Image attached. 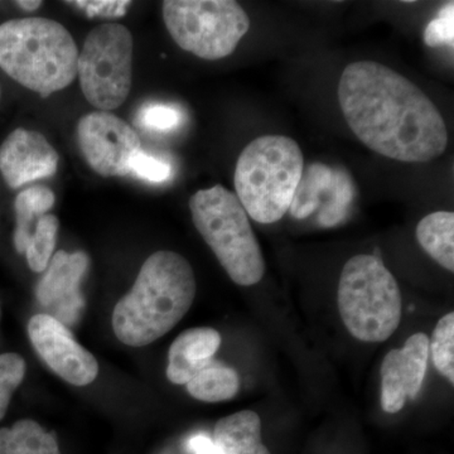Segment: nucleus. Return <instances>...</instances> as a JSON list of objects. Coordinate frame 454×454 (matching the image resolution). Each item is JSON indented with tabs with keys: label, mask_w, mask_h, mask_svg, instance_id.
<instances>
[{
	"label": "nucleus",
	"mask_w": 454,
	"mask_h": 454,
	"mask_svg": "<svg viewBox=\"0 0 454 454\" xmlns=\"http://www.w3.org/2000/svg\"><path fill=\"white\" fill-rule=\"evenodd\" d=\"M339 101L349 129L378 154L427 163L448 146L446 121L426 94L393 68L373 61L346 66Z\"/></svg>",
	"instance_id": "1"
},
{
	"label": "nucleus",
	"mask_w": 454,
	"mask_h": 454,
	"mask_svg": "<svg viewBox=\"0 0 454 454\" xmlns=\"http://www.w3.org/2000/svg\"><path fill=\"white\" fill-rule=\"evenodd\" d=\"M196 289L195 273L186 258L168 250L152 254L131 291L114 309V333L131 348L160 340L187 315Z\"/></svg>",
	"instance_id": "2"
},
{
	"label": "nucleus",
	"mask_w": 454,
	"mask_h": 454,
	"mask_svg": "<svg viewBox=\"0 0 454 454\" xmlns=\"http://www.w3.org/2000/svg\"><path fill=\"white\" fill-rule=\"evenodd\" d=\"M79 49L61 23L18 18L0 26V67L25 88L49 97L77 76Z\"/></svg>",
	"instance_id": "3"
},
{
	"label": "nucleus",
	"mask_w": 454,
	"mask_h": 454,
	"mask_svg": "<svg viewBox=\"0 0 454 454\" xmlns=\"http://www.w3.org/2000/svg\"><path fill=\"white\" fill-rule=\"evenodd\" d=\"M304 168L301 146L286 136H262L245 146L236 163V197L247 216L274 223L291 207Z\"/></svg>",
	"instance_id": "4"
},
{
	"label": "nucleus",
	"mask_w": 454,
	"mask_h": 454,
	"mask_svg": "<svg viewBox=\"0 0 454 454\" xmlns=\"http://www.w3.org/2000/svg\"><path fill=\"white\" fill-rule=\"evenodd\" d=\"M190 210L197 231L232 282L252 286L265 274V260L247 211L231 191L217 184L197 191Z\"/></svg>",
	"instance_id": "5"
},
{
	"label": "nucleus",
	"mask_w": 454,
	"mask_h": 454,
	"mask_svg": "<svg viewBox=\"0 0 454 454\" xmlns=\"http://www.w3.org/2000/svg\"><path fill=\"white\" fill-rule=\"evenodd\" d=\"M337 304L343 325L363 342H384L402 319V293L395 277L376 255L352 256L340 273Z\"/></svg>",
	"instance_id": "6"
},
{
	"label": "nucleus",
	"mask_w": 454,
	"mask_h": 454,
	"mask_svg": "<svg viewBox=\"0 0 454 454\" xmlns=\"http://www.w3.org/2000/svg\"><path fill=\"white\" fill-rule=\"evenodd\" d=\"M162 9L176 43L208 61L231 55L250 28L247 12L232 0H167Z\"/></svg>",
	"instance_id": "7"
},
{
	"label": "nucleus",
	"mask_w": 454,
	"mask_h": 454,
	"mask_svg": "<svg viewBox=\"0 0 454 454\" xmlns=\"http://www.w3.org/2000/svg\"><path fill=\"white\" fill-rule=\"evenodd\" d=\"M133 50V35L118 23L95 27L86 37L77 76L83 97L100 112L116 109L129 97Z\"/></svg>",
	"instance_id": "8"
},
{
	"label": "nucleus",
	"mask_w": 454,
	"mask_h": 454,
	"mask_svg": "<svg viewBox=\"0 0 454 454\" xmlns=\"http://www.w3.org/2000/svg\"><path fill=\"white\" fill-rule=\"evenodd\" d=\"M77 142L86 162L103 177L130 175L131 160L142 149L137 131L107 112L82 116L77 124Z\"/></svg>",
	"instance_id": "9"
},
{
	"label": "nucleus",
	"mask_w": 454,
	"mask_h": 454,
	"mask_svg": "<svg viewBox=\"0 0 454 454\" xmlns=\"http://www.w3.org/2000/svg\"><path fill=\"white\" fill-rule=\"evenodd\" d=\"M28 334L42 360L68 384L86 387L97 380V358L82 348L73 333L55 317L47 313L33 316L28 324Z\"/></svg>",
	"instance_id": "10"
},
{
	"label": "nucleus",
	"mask_w": 454,
	"mask_h": 454,
	"mask_svg": "<svg viewBox=\"0 0 454 454\" xmlns=\"http://www.w3.org/2000/svg\"><path fill=\"white\" fill-rule=\"evenodd\" d=\"M89 265L88 254L59 250L51 259L44 270L46 273L35 289L41 306L52 309L53 317L65 325L76 324L85 307L82 283Z\"/></svg>",
	"instance_id": "11"
},
{
	"label": "nucleus",
	"mask_w": 454,
	"mask_h": 454,
	"mask_svg": "<svg viewBox=\"0 0 454 454\" xmlns=\"http://www.w3.org/2000/svg\"><path fill=\"white\" fill-rule=\"evenodd\" d=\"M429 358V337L418 333L406 340L404 348L391 349L381 365V408L399 413L406 400L415 399L422 389Z\"/></svg>",
	"instance_id": "12"
},
{
	"label": "nucleus",
	"mask_w": 454,
	"mask_h": 454,
	"mask_svg": "<svg viewBox=\"0 0 454 454\" xmlns=\"http://www.w3.org/2000/svg\"><path fill=\"white\" fill-rule=\"evenodd\" d=\"M59 153L41 133L23 128L12 131L0 146V172L11 188L55 175Z\"/></svg>",
	"instance_id": "13"
},
{
	"label": "nucleus",
	"mask_w": 454,
	"mask_h": 454,
	"mask_svg": "<svg viewBox=\"0 0 454 454\" xmlns=\"http://www.w3.org/2000/svg\"><path fill=\"white\" fill-rule=\"evenodd\" d=\"M221 346V334L211 327L190 328L173 340L168 351L167 378L186 385L200 370L214 360Z\"/></svg>",
	"instance_id": "14"
},
{
	"label": "nucleus",
	"mask_w": 454,
	"mask_h": 454,
	"mask_svg": "<svg viewBox=\"0 0 454 454\" xmlns=\"http://www.w3.org/2000/svg\"><path fill=\"white\" fill-rule=\"evenodd\" d=\"M214 442L220 454H270L262 441V420L253 411L220 419L215 426Z\"/></svg>",
	"instance_id": "15"
},
{
	"label": "nucleus",
	"mask_w": 454,
	"mask_h": 454,
	"mask_svg": "<svg viewBox=\"0 0 454 454\" xmlns=\"http://www.w3.org/2000/svg\"><path fill=\"white\" fill-rule=\"evenodd\" d=\"M417 240L424 252L450 273L454 271V214L433 212L417 226Z\"/></svg>",
	"instance_id": "16"
},
{
	"label": "nucleus",
	"mask_w": 454,
	"mask_h": 454,
	"mask_svg": "<svg viewBox=\"0 0 454 454\" xmlns=\"http://www.w3.org/2000/svg\"><path fill=\"white\" fill-rule=\"evenodd\" d=\"M188 394L200 402L231 400L240 389V378L232 367L212 360L186 384Z\"/></svg>",
	"instance_id": "17"
},
{
	"label": "nucleus",
	"mask_w": 454,
	"mask_h": 454,
	"mask_svg": "<svg viewBox=\"0 0 454 454\" xmlns=\"http://www.w3.org/2000/svg\"><path fill=\"white\" fill-rule=\"evenodd\" d=\"M333 178V168L327 164L315 162L304 167L289 207L292 216L304 220L318 210L330 190Z\"/></svg>",
	"instance_id": "18"
},
{
	"label": "nucleus",
	"mask_w": 454,
	"mask_h": 454,
	"mask_svg": "<svg viewBox=\"0 0 454 454\" xmlns=\"http://www.w3.org/2000/svg\"><path fill=\"white\" fill-rule=\"evenodd\" d=\"M55 205V193L49 187L35 186L26 188L14 201L16 211V230L13 243L20 254H25L31 240L37 217L44 216Z\"/></svg>",
	"instance_id": "19"
},
{
	"label": "nucleus",
	"mask_w": 454,
	"mask_h": 454,
	"mask_svg": "<svg viewBox=\"0 0 454 454\" xmlns=\"http://www.w3.org/2000/svg\"><path fill=\"white\" fill-rule=\"evenodd\" d=\"M0 454H61L55 434L31 419L0 429Z\"/></svg>",
	"instance_id": "20"
},
{
	"label": "nucleus",
	"mask_w": 454,
	"mask_h": 454,
	"mask_svg": "<svg viewBox=\"0 0 454 454\" xmlns=\"http://www.w3.org/2000/svg\"><path fill=\"white\" fill-rule=\"evenodd\" d=\"M355 196L356 188L348 173L343 168H333V184L319 207V225L333 227L342 223L348 217Z\"/></svg>",
	"instance_id": "21"
},
{
	"label": "nucleus",
	"mask_w": 454,
	"mask_h": 454,
	"mask_svg": "<svg viewBox=\"0 0 454 454\" xmlns=\"http://www.w3.org/2000/svg\"><path fill=\"white\" fill-rule=\"evenodd\" d=\"M59 221L55 215H44L37 221L26 256L29 268L35 273H42L49 267L55 250Z\"/></svg>",
	"instance_id": "22"
},
{
	"label": "nucleus",
	"mask_w": 454,
	"mask_h": 454,
	"mask_svg": "<svg viewBox=\"0 0 454 454\" xmlns=\"http://www.w3.org/2000/svg\"><path fill=\"white\" fill-rule=\"evenodd\" d=\"M433 363L450 384H454V313L442 317L429 340Z\"/></svg>",
	"instance_id": "23"
},
{
	"label": "nucleus",
	"mask_w": 454,
	"mask_h": 454,
	"mask_svg": "<svg viewBox=\"0 0 454 454\" xmlns=\"http://www.w3.org/2000/svg\"><path fill=\"white\" fill-rule=\"evenodd\" d=\"M26 361L13 352L0 355V420L7 413L12 396L26 376Z\"/></svg>",
	"instance_id": "24"
},
{
	"label": "nucleus",
	"mask_w": 454,
	"mask_h": 454,
	"mask_svg": "<svg viewBox=\"0 0 454 454\" xmlns=\"http://www.w3.org/2000/svg\"><path fill=\"white\" fill-rule=\"evenodd\" d=\"M184 115L178 107L164 106V104H151L143 106L138 114V121L143 129L164 133L176 129L182 122Z\"/></svg>",
	"instance_id": "25"
},
{
	"label": "nucleus",
	"mask_w": 454,
	"mask_h": 454,
	"mask_svg": "<svg viewBox=\"0 0 454 454\" xmlns=\"http://www.w3.org/2000/svg\"><path fill=\"white\" fill-rule=\"evenodd\" d=\"M427 46H453L454 41V3H447L439 11L438 16L427 26L424 32Z\"/></svg>",
	"instance_id": "26"
},
{
	"label": "nucleus",
	"mask_w": 454,
	"mask_h": 454,
	"mask_svg": "<svg viewBox=\"0 0 454 454\" xmlns=\"http://www.w3.org/2000/svg\"><path fill=\"white\" fill-rule=\"evenodd\" d=\"M130 175L152 184H162L172 176L170 164L140 149L130 164Z\"/></svg>",
	"instance_id": "27"
},
{
	"label": "nucleus",
	"mask_w": 454,
	"mask_h": 454,
	"mask_svg": "<svg viewBox=\"0 0 454 454\" xmlns=\"http://www.w3.org/2000/svg\"><path fill=\"white\" fill-rule=\"evenodd\" d=\"M74 7L82 9L89 17H121L124 16L131 2H114V0H95V2H67Z\"/></svg>",
	"instance_id": "28"
},
{
	"label": "nucleus",
	"mask_w": 454,
	"mask_h": 454,
	"mask_svg": "<svg viewBox=\"0 0 454 454\" xmlns=\"http://www.w3.org/2000/svg\"><path fill=\"white\" fill-rule=\"evenodd\" d=\"M188 448L193 454H220L215 442L202 434L191 438Z\"/></svg>",
	"instance_id": "29"
},
{
	"label": "nucleus",
	"mask_w": 454,
	"mask_h": 454,
	"mask_svg": "<svg viewBox=\"0 0 454 454\" xmlns=\"http://www.w3.org/2000/svg\"><path fill=\"white\" fill-rule=\"evenodd\" d=\"M16 4L23 11L35 12L41 7L42 2L40 0H20V2H16Z\"/></svg>",
	"instance_id": "30"
},
{
	"label": "nucleus",
	"mask_w": 454,
	"mask_h": 454,
	"mask_svg": "<svg viewBox=\"0 0 454 454\" xmlns=\"http://www.w3.org/2000/svg\"><path fill=\"white\" fill-rule=\"evenodd\" d=\"M0 94H2V90H0Z\"/></svg>",
	"instance_id": "31"
}]
</instances>
